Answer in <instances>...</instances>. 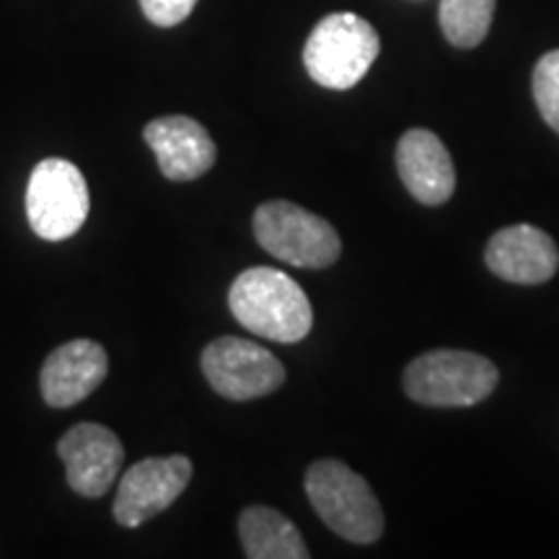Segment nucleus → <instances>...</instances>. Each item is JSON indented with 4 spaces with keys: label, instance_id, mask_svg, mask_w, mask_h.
I'll list each match as a JSON object with an SVG mask.
<instances>
[{
    "label": "nucleus",
    "instance_id": "1",
    "mask_svg": "<svg viewBox=\"0 0 559 559\" xmlns=\"http://www.w3.org/2000/svg\"><path fill=\"white\" fill-rule=\"evenodd\" d=\"M228 309L243 330L280 345H296L313 326L306 290L275 267L243 270L228 290Z\"/></svg>",
    "mask_w": 559,
    "mask_h": 559
},
{
    "label": "nucleus",
    "instance_id": "2",
    "mask_svg": "<svg viewBox=\"0 0 559 559\" xmlns=\"http://www.w3.org/2000/svg\"><path fill=\"white\" fill-rule=\"evenodd\" d=\"M381 52L379 32L353 11L330 13L304 45L306 73L321 88L347 91L366 79Z\"/></svg>",
    "mask_w": 559,
    "mask_h": 559
},
{
    "label": "nucleus",
    "instance_id": "3",
    "mask_svg": "<svg viewBox=\"0 0 559 559\" xmlns=\"http://www.w3.org/2000/svg\"><path fill=\"white\" fill-rule=\"evenodd\" d=\"M306 495L326 528L353 544H373L383 534V510L358 472L337 459H319L306 469Z\"/></svg>",
    "mask_w": 559,
    "mask_h": 559
},
{
    "label": "nucleus",
    "instance_id": "4",
    "mask_svg": "<svg viewBox=\"0 0 559 559\" xmlns=\"http://www.w3.org/2000/svg\"><path fill=\"white\" fill-rule=\"evenodd\" d=\"M498 366L466 349H432L404 370V391L425 407H474L498 386Z\"/></svg>",
    "mask_w": 559,
    "mask_h": 559
},
{
    "label": "nucleus",
    "instance_id": "5",
    "mask_svg": "<svg viewBox=\"0 0 559 559\" xmlns=\"http://www.w3.org/2000/svg\"><path fill=\"white\" fill-rule=\"evenodd\" d=\"M254 239L267 254L293 267L324 270L342 254V241L334 226L311 210L288 200H272L257 207Z\"/></svg>",
    "mask_w": 559,
    "mask_h": 559
},
{
    "label": "nucleus",
    "instance_id": "6",
    "mask_svg": "<svg viewBox=\"0 0 559 559\" xmlns=\"http://www.w3.org/2000/svg\"><path fill=\"white\" fill-rule=\"evenodd\" d=\"M91 210L86 177L73 160L45 158L26 185V221L45 241H66L83 228Z\"/></svg>",
    "mask_w": 559,
    "mask_h": 559
},
{
    "label": "nucleus",
    "instance_id": "7",
    "mask_svg": "<svg viewBox=\"0 0 559 559\" xmlns=\"http://www.w3.org/2000/svg\"><path fill=\"white\" fill-rule=\"evenodd\" d=\"M200 368L215 394L228 402H251L267 396L285 383V366L267 347L243 337L207 342Z\"/></svg>",
    "mask_w": 559,
    "mask_h": 559
},
{
    "label": "nucleus",
    "instance_id": "8",
    "mask_svg": "<svg viewBox=\"0 0 559 559\" xmlns=\"http://www.w3.org/2000/svg\"><path fill=\"white\" fill-rule=\"evenodd\" d=\"M192 479V461L181 453L138 461L122 474L115 498V521L122 528H138L169 510Z\"/></svg>",
    "mask_w": 559,
    "mask_h": 559
},
{
    "label": "nucleus",
    "instance_id": "9",
    "mask_svg": "<svg viewBox=\"0 0 559 559\" xmlns=\"http://www.w3.org/2000/svg\"><path fill=\"white\" fill-rule=\"evenodd\" d=\"M68 487L81 498H104L120 477L124 445L115 430L99 423H79L58 440Z\"/></svg>",
    "mask_w": 559,
    "mask_h": 559
},
{
    "label": "nucleus",
    "instance_id": "10",
    "mask_svg": "<svg viewBox=\"0 0 559 559\" xmlns=\"http://www.w3.org/2000/svg\"><path fill=\"white\" fill-rule=\"evenodd\" d=\"M109 373V355L96 340L62 342L39 370L41 400L52 409H70L102 386Z\"/></svg>",
    "mask_w": 559,
    "mask_h": 559
},
{
    "label": "nucleus",
    "instance_id": "11",
    "mask_svg": "<svg viewBox=\"0 0 559 559\" xmlns=\"http://www.w3.org/2000/svg\"><path fill=\"white\" fill-rule=\"evenodd\" d=\"M143 140L169 181H194L215 166L218 148L205 124L187 115L156 117L143 128Z\"/></svg>",
    "mask_w": 559,
    "mask_h": 559
},
{
    "label": "nucleus",
    "instance_id": "12",
    "mask_svg": "<svg viewBox=\"0 0 559 559\" xmlns=\"http://www.w3.org/2000/svg\"><path fill=\"white\" fill-rule=\"evenodd\" d=\"M487 267L500 280L519 285H542L555 277L559 249L547 230L519 223L498 230L487 243Z\"/></svg>",
    "mask_w": 559,
    "mask_h": 559
},
{
    "label": "nucleus",
    "instance_id": "13",
    "mask_svg": "<svg viewBox=\"0 0 559 559\" xmlns=\"http://www.w3.org/2000/svg\"><path fill=\"white\" fill-rule=\"evenodd\" d=\"M396 169L407 192L423 205H443L456 190V169L436 132L407 130L396 145Z\"/></svg>",
    "mask_w": 559,
    "mask_h": 559
},
{
    "label": "nucleus",
    "instance_id": "14",
    "mask_svg": "<svg viewBox=\"0 0 559 559\" xmlns=\"http://www.w3.org/2000/svg\"><path fill=\"white\" fill-rule=\"evenodd\" d=\"M239 539L249 559H309L296 523L267 506H249L239 515Z\"/></svg>",
    "mask_w": 559,
    "mask_h": 559
},
{
    "label": "nucleus",
    "instance_id": "15",
    "mask_svg": "<svg viewBox=\"0 0 559 559\" xmlns=\"http://www.w3.org/2000/svg\"><path fill=\"white\" fill-rule=\"evenodd\" d=\"M498 0H440L438 21L445 39L459 50L479 47L489 34Z\"/></svg>",
    "mask_w": 559,
    "mask_h": 559
},
{
    "label": "nucleus",
    "instance_id": "16",
    "mask_svg": "<svg viewBox=\"0 0 559 559\" xmlns=\"http://www.w3.org/2000/svg\"><path fill=\"white\" fill-rule=\"evenodd\" d=\"M531 88L544 122L559 135V50L547 52L536 62Z\"/></svg>",
    "mask_w": 559,
    "mask_h": 559
},
{
    "label": "nucleus",
    "instance_id": "17",
    "mask_svg": "<svg viewBox=\"0 0 559 559\" xmlns=\"http://www.w3.org/2000/svg\"><path fill=\"white\" fill-rule=\"evenodd\" d=\"M138 3L153 26L171 29V26H179L181 21L190 19L198 0H138Z\"/></svg>",
    "mask_w": 559,
    "mask_h": 559
}]
</instances>
